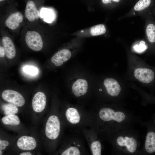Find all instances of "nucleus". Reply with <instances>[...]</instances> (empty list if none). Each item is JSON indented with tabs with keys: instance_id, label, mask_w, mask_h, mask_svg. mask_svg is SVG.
<instances>
[{
	"instance_id": "obj_32",
	"label": "nucleus",
	"mask_w": 155,
	"mask_h": 155,
	"mask_svg": "<svg viewBox=\"0 0 155 155\" xmlns=\"http://www.w3.org/2000/svg\"><path fill=\"white\" fill-rule=\"evenodd\" d=\"M4 0H0V2H1V1H4Z\"/></svg>"
},
{
	"instance_id": "obj_11",
	"label": "nucleus",
	"mask_w": 155,
	"mask_h": 155,
	"mask_svg": "<svg viewBox=\"0 0 155 155\" xmlns=\"http://www.w3.org/2000/svg\"><path fill=\"white\" fill-rule=\"evenodd\" d=\"M88 83L85 80L79 79L73 84L72 90L76 97H78L85 94L88 91Z\"/></svg>"
},
{
	"instance_id": "obj_9",
	"label": "nucleus",
	"mask_w": 155,
	"mask_h": 155,
	"mask_svg": "<svg viewBox=\"0 0 155 155\" xmlns=\"http://www.w3.org/2000/svg\"><path fill=\"white\" fill-rule=\"evenodd\" d=\"M71 56V53L68 49H64L60 50L52 57L51 61L56 66L61 65L67 61Z\"/></svg>"
},
{
	"instance_id": "obj_30",
	"label": "nucleus",
	"mask_w": 155,
	"mask_h": 155,
	"mask_svg": "<svg viewBox=\"0 0 155 155\" xmlns=\"http://www.w3.org/2000/svg\"><path fill=\"white\" fill-rule=\"evenodd\" d=\"M31 153L30 152H24L21 153L20 155H31Z\"/></svg>"
},
{
	"instance_id": "obj_4",
	"label": "nucleus",
	"mask_w": 155,
	"mask_h": 155,
	"mask_svg": "<svg viewBox=\"0 0 155 155\" xmlns=\"http://www.w3.org/2000/svg\"><path fill=\"white\" fill-rule=\"evenodd\" d=\"M2 97L5 101L18 106H22L25 103L24 98L21 94L13 90H5L2 93Z\"/></svg>"
},
{
	"instance_id": "obj_28",
	"label": "nucleus",
	"mask_w": 155,
	"mask_h": 155,
	"mask_svg": "<svg viewBox=\"0 0 155 155\" xmlns=\"http://www.w3.org/2000/svg\"><path fill=\"white\" fill-rule=\"evenodd\" d=\"M5 55V51L4 48L1 46L0 47V57H3Z\"/></svg>"
},
{
	"instance_id": "obj_21",
	"label": "nucleus",
	"mask_w": 155,
	"mask_h": 155,
	"mask_svg": "<svg viewBox=\"0 0 155 155\" xmlns=\"http://www.w3.org/2000/svg\"><path fill=\"white\" fill-rule=\"evenodd\" d=\"M146 33L148 39L151 42H155V26L152 24L148 25L146 28Z\"/></svg>"
},
{
	"instance_id": "obj_31",
	"label": "nucleus",
	"mask_w": 155,
	"mask_h": 155,
	"mask_svg": "<svg viewBox=\"0 0 155 155\" xmlns=\"http://www.w3.org/2000/svg\"><path fill=\"white\" fill-rule=\"evenodd\" d=\"M2 154V151H1V150H0V155H1Z\"/></svg>"
},
{
	"instance_id": "obj_25",
	"label": "nucleus",
	"mask_w": 155,
	"mask_h": 155,
	"mask_svg": "<svg viewBox=\"0 0 155 155\" xmlns=\"http://www.w3.org/2000/svg\"><path fill=\"white\" fill-rule=\"evenodd\" d=\"M147 48L145 42L143 40L141 41L139 44H136L133 46V49L135 51L138 53L143 52L145 51Z\"/></svg>"
},
{
	"instance_id": "obj_14",
	"label": "nucleus",
	"mask_w": 155,
	"mask_h": 155,
	"mask_svg": "<svg viewBox=\"0 0 155 155\" xmlns=\"http://www.w3.org/2000/svg\"><path fill=\"white\" fill-rule=\"evenodd\" d=\"M6 57L9 59L13 58L16 54V49L11 39L7 36L3 37L2 40Z\"/></svg>"
},
{
	"instance_id": "obj_19",
	"label": "nucleus",
	"mask_w": 155,
	"mask_h": 155,
	"mask_svg": "<svg viewBox=\"0 0 155 155\" xmlns=\"http://www.w3.org/2000/svg\"><path fill=\"white\" fill-rule=\"evenodd\" d=\"M106 30L104 25L100 24L91 27L90 29V32L92 35L96 36L104 34L106 32Z\"/></svg>"
},
{
	"instance_id": "obj_2",
	"label": "nucleus",
	"mask_w": 155,
	"mask_h": 155,
	"mask_svg": "<svg viewBox=\"0 0 155 155\" xmlns=\"http://www.w3.org/2000/svg\"><path fill=\"white\" fill-rule=\"evenodd\" d=\"M60 123L58 118L53 115L48 119L45 127L46 137L51 140H55L58 137L60 131Z\"/></svg>"
},
{
	"instance_id": "obj_6",
	"label": "nucleus",
	"mask_w": 155,
	"mask_h": 155,
	"mask_svg": "<svg viewBox=\"0 0 155 155\" xmlns=\"http://www.w3.org/2000/svg\"><path fill=\"white\" fill-rule=\"evenodd\" d=\"M116 141L119 146H125L127 150L131 153H134L136 150L137 142L133 137L120 136L117 137Z\"/></svg>"
},
{
	"instance_id": "obj_5",
	"label": "nucleus",
	"mask_w": 155,
	"mask_h": 155,
	"mask_svg": "<svg viewBox=\"0 0 155 155\" xmlns=\"http://www.w3.org/2000/svg\"><path fill=\"white\" fill-rule=\"evenodd\" d=\"M134 75L140 82L147 84L151 82L154 78V73L151 69L145 68H138L135 70Z\"/></svg>"
},
{
	"instance_id": "obj_23",
	"label": "nucleus",
	"mask_w": 155,
	"mask_h": 155,
	"mask_svg": "<svg viewBox=\"0 0 155 155\" xmlns=\"http://www.w3.org/2000/svg\"><path fill=\"white\" fill-rule=\"evenodd\" d=\"M151 2V0H139L135 5L134 9L137 11H142L148 7Z\"/></svg>"
},
{
	"instance_id": "obj_27",
	"label": "nucleus",
	"mask_w": 155,
	"mask_h": 155,
	"mask_svg": "<svg viewBox=\"0 0 155 155\" xmlns=\"http://www.w3.org/2000/svg\"><path fill=\"white\" fill-rule=\"evenodd\" d=\"M8 142L6 140H0V150H4L6 148V147L8 146Z\"/></svg>"
},
{
	"instance_id": "obj_20",
	"label": "nucleus",
	"mask_w": 155,
	"mask_h": 155,
	"mask_svg": "<svg viewBox=\"0 0 155 155\" xmlns=\"http://www.w3.org/2000/svg\"><path fill=\"white\" fill-rule=\"evenodd\" d=\"M41 16L44 18V21L46 22H51L54 20V16L51 10L44 8L41 10Z\"/></svg>"
},
{
	"instance_id": "obj_22",
	"label": "nucleus",
	"mask_w": 155,
	"mask_h": 155,
	"mask_svg": "<svg viewBox=\"0 0 155 155\" xmlns=\"http://www.w3.org/2000/svg\"><path fill=\"white\" fill-rule=\"evenodd\" d=\"M101 149V143L98 141H94L91 144L90 149L93 155H100Z\"/></svg>"
},
{
	"instance_id": "obj_13",
	"label": "nucleus",
	"mask_w": 155,
	"mask_h": 155,
	"mask_svg": "<svg viewBox=\"0 0 155 155\" xmlns=\"http://www.w3.org/2000/svg\"><path fill=\"white\" fill-rule=\"evenodd\" d=\"M23 17L20 12L12 13L6 19V25L10 29L13 30L17 28L23 20Z\"/></svg>"
},
{
	"instance_id": "obj_3",
	"label": "nucleus",
	"mask_w": 155,
	"mask_h": 155,
	"mask_svg": "<svg viewBox=\"0 0 155 155\" xmlns=\"http://www.w3.org/2000/svg\"><path fill=\"white\" fill-rule=\"evenodd\" d=\"M26 43L28 47L34 51H39L42 48V37L39 33L35 31H28L25 36Z\"/></svg>"
},
{
	"instance_id": "obj_29",
	"label": "nucleus",
	"mask_w": 155,
	"mask_h": 155,
	"mask_svg": "<svg viewBox=\"0 0 155 155\" xmlns=\"http://www.w3.org/2000/svg\"><path fill=\"white\" fill-rule=\"evenodd\" d=\"M112 0L116 2H119L120 1V0H102V1L104 3L107 4L111 3Z\"/></svg>"
},
{
	"instance_id": "obj_16",
	"label": "nucleus",
	"mask_w": 155,
	"mask_h": 155,
	"mask_svg": "<svg viewBox=\"0 0 155 155\" xmlns=\"http://www.w3.org/2000/svg\"><path fill=\"white\" fill-rule=\"evenodd\" d=\"M145 147L146 151L148 153L155 152V133L154 132L151 131L147 133Z\"/></svg>"
},
{
	"instance_id": "obj_17",
	"label": "nucleus",
	"mask_w": 155,
	"mask_h": 155,
	"mask_svg": "<svg viewBox=\"0 0 155 155\" xmlns=\"http://www.w3.org/2000/svg\"><path fill=\"white\" fill-rule=\"evenodd\" d=\"M1 121L5 125H18L20 123L18 117L14 115H6L2 118Z\"/></svg>"
},
{
	"instance_id": "obj_12",
	"label": "nucleus",
	"mask_w": 155,
	"mask_h": 155,
	"mask_svg": "<svg viewBox=\"0 0 155 155\" xmlns=\"http://www.w3.org/2000/svg\"><path fill=\"white\" fill-rule=\"evenodd\" d=\"M25 16L26 18L31 22L38 19L40 16V13L32 1L29 0L27 2L25 11Z\"/></svg>"
},
{
	"instance_id": "obj_8",
	"label": "nucleus",
	"mask_w": 155,
	"mask_h": 155,
	"mask_svg": "<svg viewBox=\"0 0 155 155\" xmlns=\"http://www.w3.org/2000/svg\"><path fill=\"white\" fill-rule=\"evenodd\" d=\"M108 94L112 96H116L120 93L121 88L118 82L112 78H107L103 82Z\"/></svg>"
},
{
	"instance_id": "obj_1",
	"label": "nucleus",
	"mask_w": 155,
	"mask_h": 155,
	"mask_svg": "<svg viewBox=\"0 0 155 155\" xmlns=\"http://www.w3.org/2000/svg\"><path fill=\"white\" fill-rule=\"evenodd\" d=\"M99 116L100 119L105 122L114 121L120 123L124 120L125 114L120 111H115L109 107H103L99 111Z\"/></svg>"
},
{
	"instance_id": "obj_26",
	"label": "nucleus",
	"mask_w": 155,
	"mask_h": 155,
	"mask_svg": "<svg viewBox=\"0 0 155 155\" xmlns=\"http://www.w3.org/2000/svg\"><path fill=\"white\" fill-rule=\"evenodd\" d=\"M24 71L28 74L35 75L38 73V69L33 66H26L23 69Z\"/></svg>"
},
{
	"instance_id": "obj_7",
	"label": "nucleus",
	"mask_w": 155,
	"mask_h": 155,
	"mask_svg": "<svg viewBox=\"0 0 155 155\" xmlns=\"http://www.w3.org/2000/svg\"><path fill=\"white\" fill-rule=\"evenodd\" d=\"M46 103V98L45 94L38 92L34 96L32 100V106L35 112L40 113L44 109Z\"/></svg>"
},
{
	"instance_id": "obj_24",
	"label": "nucleus",
	"mask_w": 155,
	"mask_h": 155,
	"mask_svg": "<svg viewBox=\"0 0 155 155\" xmlns=\"http://www.w3.org/2000/svg\"><path fill=\"white\" fill-rule=\"evenodd\" d=\"M80 154L79 149L76 146H71L65 150L62 155H79Z\"/></svg>"
},
{
	"instance_id": "obj_18",
	"label": "nucleus",
	"mask_w": 155,
	"mask_h": 155,
	"mask_svg": "<svg viewBox=\"0 0 155 155\" xmlns=\"http://www.w3.org/2000/svg\"><path fill=\"white\" fill-rule=\"evenodd\" d=\"M3 114L6 115H14L18 112L17 106L12 103L4 104L1 106Z\"/></svg>"
},
{
	"instance_id": "obj_15",
	"label": "nucleus",
	"mask_w": 155,
	"mask_h": 155,
	"mask_svg": "<svg viewBox=\"0 0 155 155\" xmlns=\"http://www.w3.org/2000/svg\"><path fill=\"white\" fill-rule=\"evenodd\" d=\"M65 116L67 120L71 123L78 124L80 120V116L78 110L73 107L68 108L65 112Z\"/></svg>"
},
{
	"instance_id": "obj_10",
	"label": "nucleus",
	"mask_w": 155,
	"mask_h": 155,
	"mask_svg": "<svg viewBox=\"0 0 155 155\" xmlns=\"http://www.w3.org/2000/svg\"><path fill=\"white\" fill-rule=\"evenodd\" d=\"M17 145L23 150H34L36 146V143L33 137L23 136L20 137L17 142Z\"/></svg>"
}]
</instances>
